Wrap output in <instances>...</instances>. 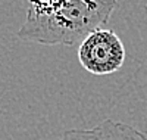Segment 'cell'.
Here are the masks:
<instances>
[{"label": "cell", "mask_w": 147, "mask_h": 140, "mask_svg": "<svg viewBox=\"0 0 147 140\" xmlns=\"http://www.w3.org/2000/svg\"><path fill=\"white\" fill-rule=\"evenodd\" d=\"M116 6L118 0H59L49 10L28 7L18 37L46 46H74L103 28Z\"/></svg>", "instance_id": "cell-1"}, {"label": "cell", "mask_w": 147, "mask_h": 140, "mask_svg": "<svg viewBox=\"0 0 147 140\" xmlns=\"http://www.w3.org/2000/svg\"><path fill=\"white\" fill-rule=\"evenodd\" d=\"M78 60L93 75L113 74L125 62V47L115 31L97 28L80 43Z\"/></svg>", "instance_id": "cell-2"}, {"label": "cell", "mask_w": 147, "mask_h": 140, "mask_svg": "<svg viewBox=\"0 0 147 140\" xmlns=\"http://www.w3.org/2000/svg\"><path fill=\"white\" fill-rule=\"evenodd\" d=\"M59 140H147V136L129 124L107 118L91 128L66 130Z\"/></svg>", "instance_id": "cell-3"}, {"label": "cell", "mask_w": 147, "mask_h": 140, "mask_svg": "<svg viewBox=\"0 0 147 140\" xmlns=\"http://www.w3.org/2000/svg\"><path fill=\"white\" fill-rule=\"evenodd\" d=\"M59 0H30V6L35 10H49L52 9Z\"/></svg>", "instance_id": "cell-4"}]
</instances>
